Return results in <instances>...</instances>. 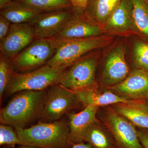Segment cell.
Wrapping results in <instances>:
<instances>
[{"label": "cell", "mask_w": 148, "mask_h": 148, "mask_svg": "<svg viewBox=\"0 0 148 148\" xmlns=\"http://www.w3.org/2000/svg\"><path fill=\"white\" fill-rule=\"evenodd\" d=\"M40 13L73 8L70 0H18Z\"/></svg>", "instance_id": "cell-22"}, {"label": "cell", "mask_w": 148, "mask_h": 148, "mask_svg": "<svg viewBox=\"0 0 148 148\" xmlns=\"http://www.w3.org/2000/svg\"><path fill=\"white\" fill-rule=\"evenodd\" d=\"M99 107L88 106L79 112L68 113L70 129L69 141L71 145L84 142V138L87 130L98 120L97 119Z\"/></svg>", "instance_id": "cell-15"}, {"label": "cell", "mask_w": 148, "mask_h": 148, "mask_svg": "<svg viewBox=\"0 0 148 148\" xmlns=\"http://www.w3.org/2000/svg\"><path fill=\"white\" fill-rule=\"evenodd\" d=\"M121 0H88L85 16L103 29Z\"/></svg>", "instance_id": "cell-18"}, {"label": "cell", "mask_w": 148, "mask_h": 148, "mask_svg": "<svg viewBox=\"0 0 148 148\" xmlns=\"http://www.w3.org/2000/svg\"><path fill=\"white\" fill-rule=\"evenodd\" d=\"M11 25L8 20L0 15V42L8 34Z\"/></svg>", "instance_id": "cell-26"}, {"label": "cell", "mask_w": 148, "mask_h": 148, "mask_svg": "<svg viewBox=\"0 0 148 148\" xmlns=\"http://www.w3.org/2000/svg\"><path fill=\"white\" fill-rule=\"evenodd\" d=\"M17 148H40L38 147H32V146H23L21 145L19 146Z\"/></svg>", "instance_id": "cell-31"}, {"label": "cell", "mask_w": 148, "mask_h": 148, "mask_svg": "<svg viewBox=\"0 0 148 148\" xmlns=\"http://www.w3.org/2000/svg\"><path fill=\"white\" fill-rule=\"evenodd\" d=\"M133 61L135 69L148 72V42L139 39L133 46Z\"/></svg>", "instance_id": "cell-23"}, {"label": "cell", "mask_w": 148, "mask_h": 148, "mask_svg": "<svg viewBox=\"0 0 148 148\" xmlns=\"http://www.w3.org/2000/svg\"><path fill=\"white\" fill-rule=\"evenodd\" d=\"M103 29L104 34L112 36L135 35L129 0H121Z\"/></svg>", "instance_id": "cell-14"}, {"label": "cell", "mask_w": 148, "mask_h": 148, "mask_svg": "<svg viewBox=\"0 0 148 148\" xmlns=\"http://www.w3.org/2000/svg\"><path fill=\"white\" fill-rule=\"evenodd\" d=\"M73 8L40 13L29 24L36 38H54L73 16Z\"/></svg>", "instance_id": "cell-9"}, {"label": "cell", "mask_w": 148, "mask_h": 148, "mask_svg": "<svg viewBox=\"0 0 148 148\" xmlns=\"http://www.w3.org/2000/svg\"><path fill=\"white\" fill-rule=\"evenodd\" d=\"M135 35L148 42V3L146 0H129Z\"/></svg>", "instance_id": "cell-21"}, {"label": "cell", "mask_w": 148, "mask_h": 148, "mask_svg": "<svg viewBox=\"0 0 148 148\" xmlns=\"http://www.w3.org/2000/svg\"><path fill=\"white\" fill-rule=\"evenodd\" d=\"M40 12L13 0L1 9L0 14L12 24H29Z\"/></svg>", "instance_id": "cell-19"}, {"label": "cell", "mask_w": 148, "mask_h": 148, "mask_svg": "<svg viewBox=\"0 0 148 148\" xmlns=\"http://www.w3.org/2000/svg\"><path fill=\"white\" fill-rule=\"evenodd\" d=\"M15 129L21 141V145L40 148H69L72 147L69 141V122L64 120L51 122L39 121L28 128Z\"/></svg>", "instance_id": "cell-2"}, {"label": "cell", "mask_w": 148, "mask_h": 148, "mask_svg": "<svg viewBox=\"0 0 148 148\" xmlns=\"http://www.w3.org/2000/svg\"><path fill=\"white\" fill-rule=\"evenodd\" d=\"M130 73L125 58V49L123 43L117 44L106 56L102 73L103 83L108 87L120 83Z\"/></svg>", "instance_id": "cell-10"}, {"label": "cell", "mask_w": 148, "mask_h": 148, "mask_svg": "<svg viewBox=\"0 0 148 148\" xmlns=\"http://www.w3.org/2000/svg\"><path fill=\"white\" fill-rule=\"evenodd\" d=\"M107 88L127 100L146 101L148 99V72L134 69L123 81Z\"/></svg>", "instance_id": "cell-12"}, {"label": "cell", "mask_w": 148, "mask_h": 148, "mask_svg": "<svg viewBox=\"0 0 148 148\" xmlns=\"http://www.w3.org/2000/svg\"><path fill=\"white\" fill-rule=\"evenodd\" d=\"M67 69L47 64L26 73H14L5 92L10 95L24 90L40 91L60 84Z\"/></svg>", "instance_id": "cell-4"}, {"label": "cell", "mask_w": 148, "mask_h": 148, "mask_svg": "<svg viewBox=\"0 0 148 148\" xmlns=\"http://www.w3.org/2000/svg\"><path fill=\"white\" fill-rule=\"evenodd\" d=\"M58 47L55 39L36 38L11 60L14 71L22 73L42 67L53 57Z\"/></svg>", "instance_id": "cell-5"}, {"label": "cell", "mask_w": 148, "mask_h": 148, "mask_svg": "<svg viewBox=\"0 0 148 148\" xmlns=\"http://www.w3.org/2000/svg\"><path fill=\"white\" fill-rule=\"evenodd\" d=\"M16 145L21 146V143L15 129L8 125H0V145L13 147Z\"/></svg>", "instance_id": "cell-25"}, {"label": "cell", "mask_w": 148, "mask_h": 148, "mask_svg": "<svg viewBox=\"0 0 148 148\" xmlns=\"http://www.w3.org/2000/svg\"><path fill=\"white\" fill-rule=\"evenodd\" d=\"M71 148H93L92 146L88 143L85 142H82L73 144Z\"/></svg>", "instance_id": "cell-29"}, {"label": "cell", "mask_w": 148, "mask_h": 148, "mask_svg": "<svg viewBox=\"0 0 148 148\" xmlns=\"http://www.w3.org/2000/svg\"><path fill=\"white\" fill-rule=\"evenodd\" d=\"M146 103H147V105H148V100H146Z\"/></svg>", "instance_id": "cell-32"}, {"label": "cell", "mask_w": 148, "mask_h": 148, "mask_svg": "<svg viewBox=\"0 0 148 148\" xmlns=\"http://www.w3.org/2000/svg\"><path fill=\"white\" fill-rule=\"evenodd\" d=\"M74 92L76 93L79 102L84 107L92 106L100 108L129 101L110 89L101 91L98 86Z\"/></svg>", "instance_id": "cell-17"}, {"label": "cell", "mask_w": 148, "mask_h": 148, "mask_svg": "<svg viewBox=\"0 0 148 148\" xmlns=\"http://www.w3.org/2000/svg\"><path fill=\"white\" fill-rule=\"evenodd\" d=\"M13 0H0V9L3 8Z\"/></svg>", "instance_id": "cell-30"}, {"label": "cell", "mask_w": 148, "mask_h": 148, "mask_svg": "<svg viewBox=\"0 0 148 148\" xmlns=\"http://www.w3.org/2000/svg\"><path fill=\"white\" fill-rule=\"evenodd\" d=\"M15 72L11 61L0 54V100L1 102L3 95Z\"/></svg>", "instance_id": "cell-24"}, {"label": "cell", "mask_w": 148, "mask_h": 148, "mask_svg": "<svg viewBox=\"0 0 148 148\" xmlns=\"http://www.w3.org/2000/svg\"><path fill=\"white\" fill-rule=\"evenodd\" d=\"M36 38L30 24H12L8 34L0 42V54L11 61Z\"/></svg>", "instance_id": "cell-11"}, {"label": "cell", "mask_w": 148, "mask_h": 148, "mask_svg": "<svg viewBox=\"0 0 148 148\" xmlns=\"http://www.w3.org/2000/svg\"><path fill=\"white\" fill-rule=\"evenodd\" d=\"M97 62L96 53H87L66 69L60 84L73 91L97 87Z\"/></svg>", "instance_id": "cell-6"}, {"label": "cell", "mask_w": 148, "mask_h": 148, "mask_svg": "<svg viewBox=\"0 0 148 148\" xmlns=\"http://www.w3.org/2000/svg\"><path fill=\"white\" fill-rule=\"evenodd\" d=\"M104 34L101 27L85 16L84 13L75 12L73 16L69 20L62 31L54 39L57 40H68L86 38Z\"/></svg>", "instance_id": "cell-13"}, {"label": "cell", "mask_w": 148, "mask_h": 148, "mask_svg": "<svg viewBox=\"0 0 148 148\" xmlns=\"http://www.w3.org/2000/svg\"><path fill=\"white\" fill-rule=\"evenodd\" d=\"M146 1H147V2L148 3V0H146Z\"/></svg>", "instance_id": "cell-33"}, {"label": "cell", "mask_w": 148, "mask_h": 148, "mask_svg": "<svg viewBox=\"0 0 148 148\" xmlns=\"http://www.w3.org/2000/svg\"><path fill=\"white\" fill-rule=\"evenodd\" d=\"M84 142L90 144L93 148H119L110 133L98 120L87 130Z\"/></svg>", "instance_id": "cell-20"}, {"label": "cell", "mask_w": 148, "mask_h": 148, "mask_svg": "<svg viewBox=\"0 0 148 148\" xmlns=\"http://www.w3.org/2000/svg\"><path fill=\"white\" fill-rule=\"evenodd\" d=\"M75 12L84 14L88 0H70Z\"/></svg>", "instance_id": "cell-27"}, {"label": "cell", "mask_w": 148, "mask_h": 148, "mask_svg": "<svg viewBox=\"0 0 148 148\" xmlns=\"http://www.w3.org/2000/svg\"><path fill=\"white\" fill-rule=\"evenodd\" d=\"M113 39L112 36L103 34L86 38L56 40L58 47L56 52L47 64L53 67L67 69L89 52L109 45Z\"/></svg>", "instance_id": "cell-3"}, {"label": "cell", "mask_w": 148, "mask_h": 148, "mask_svg": "<svg viewBox=\"0 0 148 148\" xmlns=\"http://www.w3.org/2000/svg\"><path fill=\"white\" fill-rule=\"evenodd\" d=\"M80 103L76 93L60 84L51 87L47 92L44 107L39 121H57Z\"/></svg>", "instance_id": "cell-8"}, {"label": "cell", "mask_w": 148, "mask_h": 148, "mask_svg": "<svg viewBox=\"0 0 148 148\" xmlns=\"http://www.w3.org/2000/svg\"><path fill=\"white\" fill-rule=\"evenodd\" d=\"M136 127L148 130V105L145 101L129 100L111 106Z\"/></svg>", "instance_id": "cell-16"}, {"label": "cell", "mask_w": 148, "mask_h": 148, "mask_svg": "<svg viewBox=\"0 0 148 148\" xmlns=\"http://www.w3.org/2000/svg\"><path fill=\"white\" fill-rule=\"evenodd\" d=\"M0 111L1 123L15 129L26 125L40 118L44 107L45 90H24L18 92Z\"/></svg>", "instance_id": "cell-1"}, {"label": "cell", "mask_w": 148, "mask_h": 148, "mask_svg": "<svg viewBox=\"0 0 148 148\" xmlns=\"http://www.w3.org/2000/svg\"><path fill=\"white\" fill-rule=\"evenodd\" d=\"M137 130L139 140L143 148H148V130L139 128Z\"/></svg>", "instance_id": "cell-28"}, {"label": "cell", "mask_w": 148, "mask_h": 148, "mask_svg": "<svg viewBox=\"0 0 148 148\" xmlns=\"http://www.w3.org/2000/svg\"><path fill=\"white\" fill-rule=\"evenodd\" d=\"M100 118L119 148H143L136 127L111 106L104 109Z\"/></svg>", "instance_id": "cell-7"}]
</instances>
